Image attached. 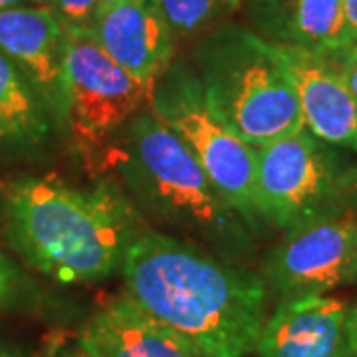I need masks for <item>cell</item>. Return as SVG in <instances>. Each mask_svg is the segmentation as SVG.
<instances>
[{
    "label": "cell",
    "instance_id": "cell-1",
    "mask_svg": "<svg viewBox=\"0 0 357 357\" xmlns=\"http://www.w3.org/2000/svg\"><path fill=\"white\" fill-rule=\"evenodd\" d=\"M129 298L195 345L204 357L255 354L266 321L262 278L201 244L145 230L123 266Z\"/></svg>",
    "mask_w": 357,
    "mask_h": 357
},
{
    "label": "cell",
    "instance_id": "cell-2",
    "mask_svg": "<svg viewBox=\"0 0 357 357\" xmlns=\"http://www.w3.org/2000/svg\"><path fill=\"white\" fill-rule=\"evenodd\" d=\"M0 229L26 264L62 284H93L121 272L145 232L139 211L112 178L74 187L60 177L0 183Z\"/></svg>",
    "mask_w": 357,
    "mask_h": 357
},
{
    "label": "cell",
    "instance_id": "cell-3",
    "mask_svg": "<svg viewBox=\"0 0 357 357\" xmlns=\"http://www.w3.org/2000/svg\"><path fill=\"white\" fill-rule=\"evenodd\" d=\"M121 187L147 217L232 262L255 252L248 220L222 197L189 147L149 109L131 119L107 157Z\"/></svg>",
    "mask_w": 357,
    "mask_h": 357
},
{
    "label": "cell",
    "instance_id": "cell-4",
    "mask_svg": "<svg viewBox=\"0 0 357 357\" xmlns=\"http://www.w3.org/2000/svg\"><path fill=\"white\" fill-rule=\"evenodd\" d=\"M192 70L218 117L252 147L304 128L278 48L248 26L220 24L192 46Z\"/></svg>",
    "mask_w": 357,
    "mask_h": 357
},
{
    "label": "cell",
    "instance_id": "cell-5",
    "mask_svg": "<svg viewBox=\"0 0 357 357\" xmlns=\"http://www.w3.org/2000/svg\"><path fill=\"white\" fill-rule=\"evenodd\" d=\"M255 206L260 222L284 232L357 213V165L306 128L298 129L256 147Z\"/></svg>",
    "mask_w": 357,
    "mask_h": 357
},
{
    "label": "cell",
    "instance_id": "cell-6",
    "mask_svg": "<svg viewBox=\"0 0 357 357\" xmlns=\"http://www.w3.org/2000/svg\"><path fill=\"white\" fill-rule=\"evenodd\" d=\"M155 84L128 74L107 56L91 32L66 30L64 129L72 151L103 165L131 119L149 109Z\"/></svg>",
    "mask_w": 357,
    "mask_h": 357
},
{
    "label": "cell",
    "instance_id": "cell-7",
    "mask_svg": "<svg viewBox=\"0 0 357 357\" xmlns=\"http://www.w3.org/2000/svg\"><path fill=\"white\" fill-rule=\"evenodd\" d=\"M149 112L189 147L222 197L258 230L262 222L255 206L256 147L241 139L211 107L191 62L173 60L155 82Z\"/></svg>",
    "mask_w": 357,
    "mask_h": 357
},
{
    "label": "cell",
    "instance_id": "cell-8",
    "mask_svg": "<svg viewBox=\"0 0 357 357\" xmlns=\"http://www.w3.org/2000/svg\"><path fill=\"white\" fill-rule=\"evenodd\" d=\"M260 278L282 300L324 296L357 282V213L316 218L284 232Z\"/></svg>",
    "mask_w": 357,
    "mask_h": 357
},
{
    "label": "cell",
    "instance_id": "cell-9",
    "mask_svg": "<svg viewBox=\"0 0 357 357\" xmlns=\"http://www.w3.org/2000/svg\"><path fill=\"white\" fill-rule=\"evenodd\" d=\"M349 312L328 294L282 300L262 326L256 357H351Z\"/></svg>",
    "mask_w": 357,
    "mask_h": 357
},
{
    "label": "cell",
    "instance_id": "cell-10",
    "mask_svg": "<svg viewBox=\"0 0 357 357\" xmlns=\"http://www.w3.org/2000/svg\"><path fill=\"white\" fill-rule=\"evenodd\" d=\"M0 52L28 79L60 126L64 112L66 28L46 6L0 10Z\"/></svg>",
    "mask_w": 357,
    "mask_h": 357
},
{
    "label": "cell",
    "instance_id": "cell-11",
    "mask_svg": "<svg viewBox=\"0 0 357 357\" xmlns=\"http://www.w3.org/2000/svg\"><path fill=\"white\" fill-rule=\"evenodd\" d=\"M91 36L128 74L155 84L177 58V38L151 0L102 6Z\"/></svg>",
    "mask_w": 357,
    "mask_h": 357
},
{
    "label": "cell",
    "instance_id": "cell-12",
    "mask_svg": "<svg viewBox=\"0 0 357 357\" xmlns=\"http://www.w3.org/2000/svg\"><path fill=\"white\" fill-rule=\"evenodd\" d=\"M292 79L304 128L333 147L357 153V100L330 56L276 46Z\"/></svg>",
    "mask_w": 357,
    "mask_h": 357
},
{
    "label": "cell",
    "instance_id": "cell-13",
    "mask_svg": "<svg viewBox=\"0 0 357 357\" xmlns=\"http://www.w3.org/2000/svg\"><path fill=\"white\" fill-rule=\"evenodd\" d=\"M77 342L91 357H204L126 292L86 321Z\"/></svg>",
    "mask_w": 357,
    "mask_h": 357
},
{
    "label": "cell",
    "instance_id": "cell-14",
    "mask_svg": "<svg viewBox=\"0 0 357 357\" xmlns=\"http://www.w3.org/2000/svg\"><path fill=\"white\" fill-rule=\"evenodd\" d=\"M248 28L272 46L324 56L344 50L342 0H246Z\"/></svg>",
    "mask_w": 357,
    "mask_h": 357
},
{
    "label": "cell",
    "instance_id": "cell-15",
    "mask_svg": "<svg viewBox=\"0 0 357 357\" xmlns=\"http://www.w3.org/2000/svg\"><path fill=\"white\" fill-rule=\"evenodd\" d=\"M54 117L18 68L0 52V149L42 147Z\"/></svg>",
    "mask_w": 357,
    "mask_h": 357
},
{
    "label": "cell",
    "instance_id": "cell-16",
    "mask_svg": "<svg viewBox=\"0 0 357 357\" xmlns=\"http://www.w3.org/2000/svg\"><path fill=\"white\" fill-rule=\"evenodd\" d=\"M177 42H197L222 24L232 10L230 0H151Z\"/></svg>",
    "mask_w": 357,
    "mask_h": 357
},
{
    "label": "cell",
    "instance_id": "cell-17",
    "mask_svg": "<svg viewBox=\"0 0 357 357\" xmlns=\"http://www.w3.org/2000/svg\"><path fill=\"white\" fill-rule=\"evenodd\" d=\"M40 6H46L66 30L91 32L100 13V0H42Z\"/></svg>",
    "mask_w": 357,
    "mask_h": 357
},
{
    "label": "cell",
    "instance_id": "cell-18",
    "mask_svg": "<svg viewBox=\"0 0 357 357\" xmlns=\"http://www.w3.org/2000/svg\"><path fill=\"white\" fill-rule=\"evenodd\" d=\"M330 58L333 60V64L337 66L347 88L357 100V46L345 48V50L335 54V56H330Z\"/></svg>",
    "mask_w": 357,
    "mask_h": 357
},
{
    "label": "cell",
    "instance_id": "cell-19",
    "mask_svg": "<svg viewBox=\"0 0 357 357\" xmlns=\"http://www.w3.org/2000/svg\"><path fill=\"white\" fill-rule=\"evenodd\" d=\"M18 288V272L14 264L0 252V307L10 304Z\"/></svg>",
    "mask_w": 357,
    "mask_h": 357
},
{
    "label": "cell",
    "instance_id": "cell-20",
    "mask_svg": "<svg viewBox=\"0 0 357 357\" xmlns=\"http://www.w3.org/2000/svg\"><path fill=\"white\" fill-rule=\"evenodd\" d=\"M344 18V50L357 46V0H342Z\"/></svg>",
    "mask_w": 357,
    "mask_h": 357
},
{
    "label": "cell",
    "instance_id": "cell-21",
    "mask_svg": "<svg viewBox=\"0 0 357 357\" xmlns=\"http://www.w3.org/2000/svg\"><path fill=\"white\" fill-rule=\"evenodd\" d=\"M52 357H91L82 347V344L79 342H76V344H68V345H62V347H58L56 349V354Z\"/></svg>",
    "mask_w": 357,
    "mask_h": 357
},
{
    "label": "cell",
    "instance_id": "cell-22",
    "mask_svg": "<svg viewBox=\"0 0 357 357\" xmlns=\"http://www.w3.org/2000/svg\"><path fill=\"white\" fill-rule=\"evenodd\" d=\"M349 345H351V357H357V306L349 312Z\"/></svg>",
    "mask_w": 357,
    "mask_h": 357
},
{
    "label": "cell",
    "instance_id": "cell-23",
    "mask_svg": "<svg viewBox=\"0 0 357 357\" xmlns=\"http://www.w3.org/2000/svg\"><path fill=\"white\" fill-rule=\"evenodd\" d=\"M42 0H0V10L18 8V6H40Z\"/></svg>",
    "mask_w": 357,
    "mask_h": 357
},
{
    "label": "cell",
    "instance_id": "cell-24",
    "mask_svg": "<svg viewBox=\"0 0 357 357\" xmlns=\"http://www.w3.org/2000/svg\"><path fill=\"white\" fill-rule=\"evenodd\" d=\"M0 357H26V356L18 354V351H14V349H10V347L0 345Z\"/></svg>",
    "mask_w": 357,
    "mask_h": 357
},
{
    "label": "cell",
    "instance_id": "cell-25",
    "mask_svg": "<svg viewBox=\"0 0 357 357\" xmlns=\"http://www.w3.org/2000/svg\"><path fill=\"white\" fill-rule=\"evenodd\" d=\"M117 2H128V0H100V8L107 6V4H117Z\"/></svg>",
    "mask_w": 357,
    "mask_h": 357
},
{
    "label": "cell",
    "instance_id": "cell-26",
    "mask_svg": "<svg viewBox=\"0 0 357 357\" xmlns=\"http://www.w3.org/2000/svg\"><path fill=\"white\" fill-rule=\"evenodd\" d=\"M230 2H232V6H234V8H238V6L243 4L244 0H230Z\"/></svg>",
    "mask_w": 357,
    "mask_h": 357
}]
</instances>
